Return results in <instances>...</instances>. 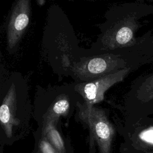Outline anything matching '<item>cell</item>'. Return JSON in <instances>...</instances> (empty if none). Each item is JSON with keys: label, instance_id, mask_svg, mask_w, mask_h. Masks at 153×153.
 I'll return each mask as SVG.
<instances>
[{"label": "cell", "instance_id": "8", "mask_svg": "<svg viewBox=\"0 0 153 153\" xmlns=\"http://www.w3.org/2000/svg\"><path fill=\"white\" fill-rule=\"evenodd\" d=\"M54 122L53 119L46 115L44 132L51 144L52 143L55 148L58 149L59 151H62L64 148L63 142L60 133L54 125Z\"/></svg>", "mask_w": 153, "mask_h": 153}, {"label": "cell", "instance_id": "12", "mask_svg": "<svg viewBox=\"0 0 153 153\" xmlns=\"http://www.w3.org/2000/svg\"><path fill=\"white\" fill-rule=\"evenodd\" d=\"M150 45L152 47V48L153 49V35L152 36L151 38V41H150Z\"/></svg>", "mask_w": 153, "mask_h": 153}, {"label": "cell", "instance_id": "6", "mask_svg": "<svg viewBox=\"0 0 153 153\" xmlns=\"http://www.w3.org/2000/svg\"><path fill=\"white\" fill-rule=\"evenodd\" d=\"M140 26V23L137 21L136 16H128L116 32V44L119 46H125L134 43V33Z\"/></svg>", "mask_w": 153, "mask_h": 153}, {"label": "cell", "instance_id": "2", "mask_svg": "<svg viewBox=\"0 0 153 153\" xmlns=\"http://www.w3.org/2000/svg\"><path fill=\"white\" fill-rule=\"evenodd\" d=\"M129 71L130 68H126L95 79L78 84L76 85L75 90L82 96L85 102L94 105L102 102L104 99L105 92L114 84L121 81Z\"/></svg>", "mask_w": 153, "mask_h": 153}, {"label": "cell", "instance_id": "5", "mask_svg": "<svg viewBox=\"0 0 153 153\" xmlns=\"http://www.w3.org/2000/svg\"><path fill=\"white\" fill-rule=\"evenodd\" d=\"M16 91L12 85L5 96L0 107V120L7 135L10 136L13 126L16 124Z\"/></svg>", "mask_w": 153, "mask_h": 153}, {"label": "cell", "instance_id": "11", "mask_svg": "<svg viewBox=\"0 0 153 153\" xmlns=\"http://www.w3.org/2000/svg\"><path fill=\"white\" fill-rule=\"evenodd\" d=\"M143 139H144L145 140L149 141V142H153V132H151V133H146L145 134H144L142 136Z\"/></svg>", "mask_w": 153, "mask_h": 153}, {"label": "cell", "instance_id": "1", "mask_svg": "<svg viewBox=\"0 0 153 153\" xmlns=\"http://www.w3.org/2000/svg\"><path fill=\"white\" fill-rule=\"evenodd\" d=\"M126 62L118 56L105 54L79 62L72 70L81 80L89 81L126 68Z\"/></svg>", "mask_w": 153, "mask_h": 153}, {"label": "cell", "instance_id": "9", "mask_svg": "<svg viewBox=\"0 0 153 153\" xmlns=\"http://www.w3.org/2000/svg\"><path fill=\"white\" fill-rule=\"evenodd\" d=\"M69 108V102L65 98L59 99L50 108L47 115L54 121H56L59 117L67 114Z\"/></svg>", "mask_w": 153, "mask_h": 153}, {"label": "cell", "instance_id": "3", "mask_svg": "<svg viewBox=\"0 0 153 153\" xmlns=\"http://www.w3.org/2000/svg\"><path fill=\"white\" fill-rule=\"evenodd\" d=\"M78 104L81 119L88 124L97 139L102 143H109L114 130L104 111L87 102Z\"/></svg>", "mask_w": 153, "mask_h": 153}, {"label": "cell", "instance_id": "4", "mask_svg": "<svg viewBox=\"0 0 153 153\" xmlns=\"http://www.w3.org/2000/svg\"><path fill=\"white\" fill-rule=\"evenodd\" d=\"M30 4L28 0H20L13 7L7 27V45L13 48L19 42L29 22Z\"/></svg>", "mask_w": 153, "mask_h": 153}, {"label": "cell", "instance_id": "7", "mask_svg": "<svg viewBox=\"0 0 153 153\" xmlns=\"http://www.w3.org/2000/svg\"><path fill=\"white\" fill-rule=\"evenodd\" d=\"M136 98L142 105L153 106V73L145 76L136 91Z\"/></svg>", "mask_w": 153, "mask_h": 153}, {"label": "cell", "instance_id": "10", "mask_svg": "<svg viewBox=\"0 0 153 153\" xmlns=\"http://www.w3.org/2000/svg\"><path fill=\"white\" fill-rule=\"evenodd\" d=\"M39 149L41 153H57L55 148L53 146L49 140L45 138H42L39 142Z\"/></svg>", "mask_w": 153, "mask_h": 153}]
</instances>
